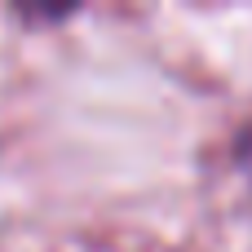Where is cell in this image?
<instances>
[{
	"label": "cell",
	"instance_id": "obj_2",
	"mask_svg": "<svg viewBox=\"0 0 252 252\" xmlns=\"http://www.w3.org/2000/svg\"><path fill=\"white\" fill-rule=\"evenodd\" d=\"M235 164H239V173L248 177V186H252V124L235 137Z\"/></svg>",
	"mask_w": 252,
	"mask_h": 252
},
{
	"label": "cell",
	"instance_id": "obj_1",
	"mask_svg": "<svg viewBox=\"0 0 252 252\" xmlns=\"http://www.w3.org/2000/svg\"><path fill=\"white\" fill-rule=\"evenodd\" d=\"M71 13H75V4H18L22 22H62Z\"/></svg>",
	"mask_w": 252,
	"mask_h": 252
}]
</instances>
